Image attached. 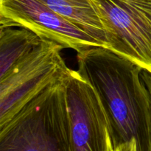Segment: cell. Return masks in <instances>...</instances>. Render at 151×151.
Listing matches in <instances>:
<instances>
[{"label":"cell","instance_id":"cell-1","mask_svg":"<svg viewBox=\"0 0 151 151\" xmlns=\"http://www.w3.org/2000/svg\"><path fill=\"white\" fill-rule=\"evenodd\" d=\"M78 72L94 87L106 111L114 145L135 139L150 151L151 97L142 66L103 47L78 52Z\"/></svg>","mask_w":151,"mask_h":151},{"label":"cell","instance_id":"cell-2","mask_svg":"<svg viewBox=\"0 0 151 151\" xmlns=\"http://www.w3.org/2000/svg\"><path fill=\"white\" fill-rule=\"evenodd\" d=\"M68 73L0 125V151H68Z\"/></svg>","mask_w":151,"mask_h":151},{"label":"cell","instance_id":"cell-3","mask_svg":"<svg viewBox=\"0 0 151 151\" xmlns=\"http://www.w3.org/2000/svg\"><path fill=\"white\" fill-rule=\"evenodd\" d=\"M61 45L44 39L38 47L0 78V125L69 72Z\"/></svg>","mask_w":151,"mask_h":151},{"label":"cell","instance_id":"cell-4","mask_svg":"<svg viewBox=\"0 0 151 151\" xmlns=\"http://www.w3.org/2000/svg\"><path fill=\"white\" fill-rule=\"evenodd\" d=\"M106 30L109 50L151 73V0H90Z\"/></svg>","mask_w":151,"mask_h":151},{"label":"cell","instance_id":"cell-5","mask_svg":"<svg viewBox=\"0 0 151 151\" xmlns=\"http://www.w3.org/2000/svg\"><path fill=\"white\" fill-rule=\"evenodd\" d=\"M69 120L68 151H104L111 125L104 106L94 87L70 69L66 76Z\"/></svg>","mask_w":151,"mask_h":151},{"label":"cell","instance_id":"cell-6","mask_svg":"<svg viewBox=\"0 0 151 151\" xmlns=\"http://www.w3.org/2000/svg\"><path fill=\"white\" fill-rule=\"evenodd\" d=\"M0 26L21 27L77 52L100 43L40 0H0Z\"/></svg>","mask_w":151,"mask_h":151},{"label":"cell","instance_id":"cell-7","mask_svg":"<svg viewBox=\"0 0 151 151\" xmlns=\"http://www.w3.org/2000/svg\"><path fill=\"white\" fill-rule=\"evenodd\" d=\"M51 10L73 23L109 49L107 35L90 0H40Z\"/></svg>","mask_w":151,"mask_h":151},{"label":"cell","instance_id":"cell-8","mask_svg":"<svg viewBox=\"0 0 151 151\" xmlns=\"http://www.w3.org/2000/svg\"><path fill=\"white\" fill-rule=\"evenodd\" d=\"M43 40L27 28L0 26V78L38 47Z\"/></svg>","mask_w":151,"mask_h":151},{"label":"cell","instance_id":"cell-9","mask_svg":"<svg viewBox=\"0 0 151 151\" xmlns=\"http://www.w3.org/2000/svg\"><path fill=\"white\" fill-rule=\"evenodd\" d=\"M104 151H138V147L135 139H132L131 141L114 145L111 133H109L108 136L107 145Z\"/></svg>","mask_w":151,"mask_h":151},{"label":"cell","instance_id":"cell-10","mask_svg":"<svg viewBox=\"0 0 151 151\" xmlns=\"http://www.w3.org/2000/svg\"><path fill=\"white\" fill-rule=\"evenodd\" d=\"M142 75V78L143 80H144L145 83L146 85H147V88H148L149 92H150V97H151V73L147 70H143ZM150 151H151V147H150Z\"/></svg>","mask_w":151,"mask_h":151}]
</instances>
